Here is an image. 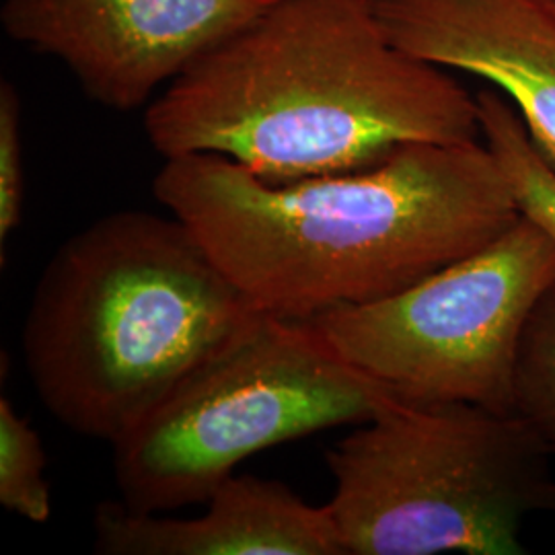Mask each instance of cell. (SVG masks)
Here are the masks:
<instances>
[{"mask_svg": "<svg viewBox=\"0 0 555 555\" xmlns=\"http://www.w3.org/2000/svg\"><path fill=\"white\" fill-rule=\"evenodd\" d=\"M153 194L258 311L295 321L393 297L522 217L481 140L408 144L366 169L286 183L183 155L165 159Z\"/></svg>", "mask_w": 555, "mask_h": 555, "instance_id": "1", "label": "cell"}, {"mask_svg": "<svg viewBox=\"0 0 555 555\" xmlns=\"http://www.w3.org/2000/svg\"><path fill=\"white\" fill-rule=\"evenodd\" d=\"M144 130L165 159L219 155L272 183L481 140L477 95L401 50L371 0H274L171 80Z\"/></svg>", "mask_w": 555, "mask_h": 555, "instance_id": "2", "label": "cell"}, {"mask_svg": "<svg viewBox=\"0 0 555 555\" xmlns=\"http://www.w3.org/2000/svg\"><path fill=\"white\" fill-rule=\"evenodd\" d=\"M258 313L178 217L124 210L46 263L21 352L60 424L114 444Z\"/></svg>", "mask_w": 555, "mask_h": 555, "instance_id": "3", "label": "cell"}, {"mask_svg": "<svg viewBox=\"0 0 555 555\" xmlns=\"http://www.w3.org/2000/svg\"><path fill=\"white\" fill-rule=\"evenodd\" d=\"M550 456L515 412L396 399L325 453V508L344 555L525 554V520L555 515Z\"/></svg>", "mask_w": 555, "mask_h": 555, "instance_id": "4", "label": "cell"}, {"mask_svg": "<svg viewBox=\"0 0 555 555\" xmlns=\"http://www.w3.org/2000/svg\"><path fill=\"white\" fill-rule=\"evenodd\" d=\"M396 399L311 321L259 311L112 444L119 500L144 513L202 504L245 459L358 426Z\"/></svg>", "mask_w": 555, "mask_h": 555, "instance_id": "5", "label": "cell"}, {"mask_svg": "<svg viewBox=\"0 0 555 555\" xmlns=\"http://www.w3.org/2000/svg\"><path fill=\"white\" fill-rule=\"evenodd\" d=\"M554 282V238L520 217L483 249L393 297L311 323L348 364L401 401L513 414L522 334Z\"/></svg>", "mask_w": 555, "mask_h": 555, "instance_id": "6", "label": "cell"}, {"mask_svg": "<svg viewBox=\"0 0 555 555\" xmlns=\"http://www.w3.org/2000/svg\"><path fill=\"white\" fill-rule=\"evenodd\" d=\"M274 0H4L11 40L60 60L109 109L155 100Z\"/></svg>", "mask_w": 555, "mask_h": 555, "instance_id": "7", "label": "cell"}, {"mask_svg": "<svg viewBox=\"0 0 555 555\" xmlns=\"http://www.w3.org/2000/svg\"><path fill=\"white\" fill-rule=\"evenodd\" d=\"M412 56L483 79L555 169V13L539 0H371Z\"/></svg>", "mask_w": 555, "mask_h": 555, "instance_id": "8", "label": "cell"}, {"mask_svg": "<svg viewBox=\"0 0 555 555\" xmlns=\"http://www.w3.org/2000/svg\"><path fill=\"white\" fill-rule=\"evenodd\" d=\"M192 518L105 500L93 513L103 555H344L334 522L276 479L229 477Z\"/></svg>", "mask_w": 555, "mask_h": 555, "instance_id": "9", "label": "cell"}, {"mask_svg": "<svg viewBox=\"0 0 555 555\" xmlns=\"http://www.w3.org/2000/svg\"><path fill=\"white\" fill-rule=\"evenodd\" d=\"M481 139L496 155L522 217L555 241V169L533 144L515 105L496 89L477 93Z\"/></svg>", "mask_w": 555, "mask_h": 555, "instance_id": "10", "label": "cell"}, {"mask_svg": "<svg viewBox=\"0 0 555 555\" xmlns=\"http://www.w3.org/2000/svg\"><path fill=\"white\" fill-rule=\"evenodd\" d=\"M515 414L555 456V282L539 298L522 334L516 360Z\"/></svg>", "mask_w": 555, "mask_h": 555, "instance_id": "11", "label": "cell"}, {"mask_svg": "<svg viewBox=\"0 0 555 555\" xmlns=\"http://www.w3.org/2000/svg\"><path fill=\"white\" fill-rule=\"evenodd\" d=\"M46 451L38 430L9 397L0 399V504L4 511L41 525L52 515L46 479Z\"/></svg>", "mask_w": 555, "mask_h": 555, "instance_id": "12", "label": "cell"}, {"mask_svg": "<svg viewBox=\"0 0 555 555\" xmlns=\"http://www.w3.org/2000/svg\"><path fill=\"white\" fill-rule=\"evenodd\" d=\"M25 206V165L21 139L20 93L11 80L0 82V245L13 237Z\"/></svg>", "mask_w": 555, "mask_h": 555, "instance_id": "13", "label": "cell"}, {"mask_svg": "<svg viewBox=\"0 0 555 555\" xmlns=\"http://www.w3.org/2000/svg\"><path fill=\"white\" fill-rule=\"evenodd\" d=\"M539 2H543L552 13H555V0H539Z\"/></svg>", "mask_w": 555, "mask_h": 555, "instance_id": "14", "label": "cell"}]
</instances>
